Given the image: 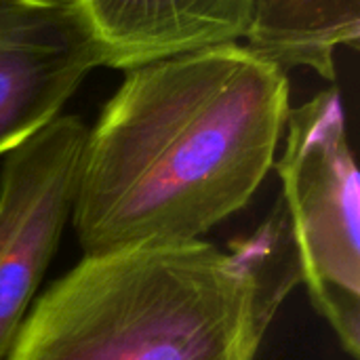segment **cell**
Instances as JSON below:
<instances>
[{"instance_id":"obj_1","label":"cell","mask_w":360,"mask_h":360,"mask_svg":"<svg viewBox=\"0 0 360 360\" xmlns=\"http://www.w3.org/2000/svg\"><path fill=\"white\" fill-rule=\"evenodd\" d=\"M289 110L285 70L243 42L124 70L80 156L84 255L202 240L264 184Z\"/></svg>"},{"instance_id":"obj_2","label":"cell","mask_w":360,"mask_h":360,"mask_svg":"<svg viewBox=\"0 0 360 360\" xmlns=\"http://www.w3.org/2000/svg\"><path fill=\"white\" fill-rule=\"evenodd\" d=\"M300 283L281 209L253 236L84 255L34 302L6 360H255Z\"/></svg>"},{"instance_id":"obj_3","label":"cell","mask_w":360,"mask_h":360,"mask_svg":"<svg viewBox=\"0 0 360 360\" xmlns=\"http://www.w3.org/2000/svg\"><path fill=\"white\" fill-rule=\"evenodd\" d=\"M300 281L352 359L360 352V181L340 93L289 110L274 167Z\"/></svg>"},{"instance_id":"obj_4","label":"cell","mask_w":360,"mask_h":360,"mask_svg":"<svg viewBox=\"0 0 360 360\" xmlns=\"http://www.w3.org/2000/svg\"><path fill=\"white\" fill-rule=\"evenodd\" d=\"M86 127L57 116L4 156L0 175V360H6L72 219Z\"/></svg>"},{"instance_id":"obj_5","label":"cell","mask_w":360,"mask_h":360,"mask_svg":"<svg viewBox=\"0 0 360 360\" xmlns=\"http://www.w3.org/2000/svg\"><path fill=\"white\" fill-rule=\"evenodd\" d=\"M99 65L74 0H0V156L57 118Z\"/></svg>"},{"instance_id":"obj_6","label":"cell","mask_w":360,"mask_h":360,"mask_svg":"<svg viewBox=\"0 0 360 360\" xmlns=\"http://www.w3.org/2000/svg\"><path fill=\"white\" fill-rule=\"evenodd\" d=\"M103 59L131 70L165 57L243 42L253 0H74Z\"/></svg>"},{"instance_id":"obj_7","label":"cell","mask_w":360,"mask_h":360,"mask_svg":"<svg viewBox=\"0 0 360 360\" xmlns=\"http://www.w3.org/2000/svg\"><path fill=\"white\" fill-rule=\"evenodd\" d=\"M360 0H253L243 44L287 68L335 80V51L359 46Z\"/></svg>"}]
</instances>
